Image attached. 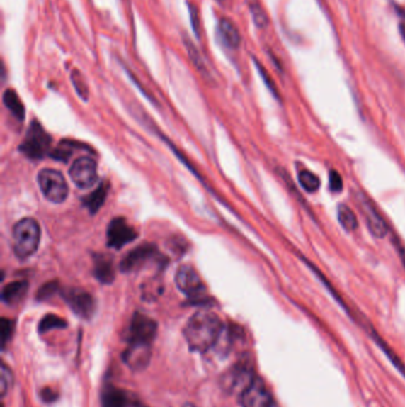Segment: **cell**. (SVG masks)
Returning a JSON list of instances; mask_svg holds the SVG:
<instances>
[{
    "label": "cell",
    "instance_id": "cell-21",
    "mask_svg": "<svg viewBox=\"0 0 405 407\" xmlns=\"http://www.w3.org/2000/svg\"><path fill=\"white\" fill-rule=\"evenodd\" d=\"M338 219L346 231H354L358 228V218L353 210L347 205H340L338 208Z\"/></svg>",
    "mask_w": 405,
    "mask_h": 407
},
{
    "label": "cell",
    "instance_id": "cell-8",
    "mask_svg": "<svg viewBox=\"0 0 405 407\" xmlns=\"http://www.w3.org/2000/svg\"><path fill=\"white\" fill-rule=\"evenodd\" d=\"M70 179L80 189H91L98 182V168L92 157L82 156L74 161L69 169Z\"/></svg>",
    "mask_w": 405,
    "mask_h": 407
},
{
    "label": "cell",
    "instance_id": "cell-30",
    "mask_svg": "<svg viewBox=\"0 0 405 407\" xmlns=\"http://www.w3.org/2000/svg\"><path fill=\"white\" fill-rule=\"evenodd\" d=\"M11 370L3 363L1 367V382H0V389H1V396H4L8 392L10 384H11Z\"/></svg>",
    "mask_w": 405,
    "mask_h": 407
},
{
    "label": "cell",
    "instance_id": "cell-28",
    "mask_svg": "<svg viewBox=\"0 0 405 407\" xmlns=\"http://www.w3.org/2000/svg\"><path fill=\"white\" fill-rule=\"evenodd\" d=\"M15 331V323L10 319H1V340H3V347L6 345L10 338L12 337V333Z\"/></svg>",
    "mask_w": 405,
    "mask_h": 407
},
{
    "label": "cell",
    "instance_id": "cell-29",
    "mask_svg": "<svg viewBox=\"0 0 405 407\" xmlns=\"http://www.w3.org/2000/svg\"><path fill=\"white\" fill-rule=\"evenodd\" d=\"M189 15H190V24H192L193 33L195 36L200 38V15L199 10L194 4H188Z\"/></svg>",
    "mask_w": 405,
    "mask_h": 407
},
{
    "label": "cell",
    "instance_id": "cell-14",
    "mask_svg": "<svg viewBox=\"0 0 405 407\" xmlns=\"http://www.w3.org/2000/svg\"><path fill=\"white\" fill-rule=\"evenodd\" d=\"M94 277L101 284H110L115 280V272L113 260L108 255H96L94 257Z\"/></svg>",
    "mask_w": 405,
    "mask_h": 407
},
{
    "label": "cell",
    "instance_id": "cell-1",
    "mask_svg": "<svg viewBox=\"0 0 405 407\" xmlns=\"http://www.w3.org/2000/svg\"><path fill=\"white\" fill-rule=\"evenodd\" d=\"M224 333L221 319L208 311L196 312L183 330L184 338L193 352H206L220 341Z\"/></svg>",
    "mask_w": 405,
    "mask_h": 407
},
{
    "label": "cell",
    "instance_id": "cell-6",
    "mask_svg": "<svg viewBox=\"0 0 405 407\" xmlns=\"http://www.w3.org/2000/svg\"><path fill=\"white\" fill-rule=\"evenodd\" d=\"M163 255L154 245H142L133 249L120 262V269L125 273L138 272L140 268L147 266V263H162Z\"/></svg>",
    "mask_w": 405,
    "mask_h": 407
},
{
    "label": "cell",
    "instance_id": "cell-9",
    "mask_svg": "<svg viewBox=\"0 0 405 407\" xmlns=\"http://www.w3.org/2000/svg\"><path fill=\"white\" fill-rule=\"evenodd\" d=\"M138 237L137 230L125 218H115L110 221L107 228V245L110 248L120 249L129 245Z\"/></svg>",
    "mask_w": 405,
    "mask_h": 407
},
{
    "label": "cell",
    "instance_id": "cell-27",
    "mask_svg": "<svg viewBox=\"0 0 405 407\" xmlns=\"http://www.w3.org/2000/svg\"><path fill=\"white\" fill-rule=\"evenodd\" d=\"M59 282L52 281L45 284L43 287L40 289L38 293H37V299L38 300H47L49 298H52L55 293L59 292Z\"/></svg>",
    "mask_w": 405,
    "mask_h": 407
},
{
    "label": "cell",
    "instance_id": "cell-19",
    "mask_svg": "<svg viewBox=\"0 0 405 407\" xmlns=\"http://www.w3.org/2000/svg\"><path fill=\"white\" fill-rule=\"evenodd\" d=\"M110 185L108 182H103L94 192L91 193L84 201H85L86 208H89L91 213H96L99 208L103 206L105 200H106L107 193H108Z\"/></svg>",
    "mask_w": 405,
    "mask_h": 407
},
{
    "label": "cell",
    "instance_id": "cell-34",
    "mask_svg": "<svg viewBox=\"0 0 405 407\" xmlns=\"http://www.w3.org/2000/svg\"><path fill=\"white\" fill-rule=\"evenodd\" d=\"M220 1H222V0H220Z\"/></svg>",
    "mask_w": 405,
    "mask_h": 407
},
{
    "label": "cell",
    "instance_id": "cell-25",
    "mask_svg": "<svg viewBox=\"0 0 405 407\" xmlns=\"http://www.w3.org/2000/svg\"><path fill=\"white\" fill-rule=\"evenodd\" d=\"M72 82H73L74 89L78 92L79 96H81L84 100L89 99V86H87L84 75L78 69H74L72 72Z\"/></svg>",
    "mask_w": 405,
    "mask_h": 407
},
{
    "label": "cell",
    "instance_id": "cell-2",
    "mask_svg": "<svg viewBox=\"0 0 405 407\" xmlns=\"http://www.w3.org/2000/svg\"><path fill=\"white\" fill-rule=\"evenodd\" d=\"M41 238L38 223L33 218L19 221L13 228V252L17 259L26 260L36 252Z\"/></svg>",
    "mask_w": 405,
    "mask_h": 407
},
{
    "label": "cell",
    "instance_id": "cell-12",
    "mask_svg": "<svg viewBox=\"0 0 405 407\" xmlns=\"http://www.w3.org/2000/svg\"><path fill=\"white\" fill-rule=\"evenodd\" d=\"M361 208L364 210L365 216L367 219L368 228L370 231L372 233L373 236L378 237V238H383L387 236V225L383 217L378 213L372 203L368 201L367 198L364 196H361Z\"/></svg>",
    "mask_w": 405,
    "mask_h": 407
},
{
    "label": "cell",
    "instance_id": "cell-20",
    "mask_svg": "<svg viewBox=\"0 0 405 407\" xmlns=\"http://www.w3.org/2000/svg\"><path fill=\"white\" fill-rule=\"evenodd\" d=\"M129 399L125 393L115 387H106L103 393V407H127Z\"/></svg>",
    "mask_w": 405,
    "mask_h": 407
},
{
    "label": "cell",
    "instance_id": "cell-22",
    "mask_svg": "<svg viewBox=\"0 0 405 407\" xmlns=\"http://www.w3.org/2000/svg\"><path fill=\"white\" fill-rule=\"evenodd\" d=\"M299 182L301 187L308 193H315L320 189V179L308 169L299 172Z\"/></svg>",
    "mask_w": 405,
    "mask_h": 407
},
{
    "label": "cell",
    "instance_id": "cell-15",
    "mask_svg": "<svg viewBox=\"0 0 405 407\" xmlns=\"http://www.w3.org/2000/svg\"><path fill=\"white\" fill-rule=\"evenodd\" d=\"M219 33H220L221 41L224 42L226 47L231 49L239 48L240 43H241L239 30L236 29V26L229 19H220Z\"/></svg>",
    "mask_w": 405,
    "mask_h": 407
},
{
    "label": "cell",
    "instance_id": "cell-31",
    "mask_svg": "<svg viewBox=\"0 0 405 407\" xmlns=\"http://www.w3.org/2000/svg\"><path fill=\"white\" fill-rule=\"evenodd\" d=\"M329 186H331V189L333 192H340V191L343 189V178L340 177L338 172H331V175H329Z\"/></svg>",
    "mask_w": 405,
    "mask_h": 407
},
{
    "label": "cell",
    "instance_id": "cell-23",
    "mask_svg": "<svg viewBox=\"0 0 405 407\" xmlns=\"http://www.w3.org/2000/svg\"><path fill=\"white\" fill-rule=\"evenodd\" d=\"M163 292V282L161 279H149L142 285V293L145 299L154 300Z\"/></svg>",
    "mask_w": 405,
    "mask_h": 407
},
{
    "label": "cell",
    "instance_id": "cell-4",
    "mask_svg": "<svg viewBox=\"0 0 405 407\" xmlns=\"http://www.w3.org/2000/svg\"><path fill=\"white\" fill-rule=\"evenodd\" d=\"M38 185L45 198L52 203H61L68 196V185L63 175L55 169H42L38 173Z\"/></svg>",
    "mask_w": 405,
    "mask_h": 407
},
{
    "label": "cell",
    "instance_id": "cell-17",
    "mask_svg": "<svg viewBox=\"0 0 405 407\" xmlns=\"http://www.w3.org/2000/svg\"><path fill=\"white\" fill-rule=\"evenodd\" d=\"M29 284L28 281H17L11 282L8 285L5 286L1 293V298L3 301L6 303H18L19 300L23 299V296H25L26 291H28Z\"/></svg>",
    "mask_w": 405,
    "mask_h": 407
},
{
    "label": "cell",
    "instance_id": "cell-26",
    "mask_svg": "<svg viewBox=\"0 0 405 407\" xmlns=\"http://www.w3.org/2000/svg\"><path fill=\"white\" fill-rule=\"evenodd\" d=\"M251 13L253 17V22L259 29H264L268 26V17H266V12L263 11L261 6L258 5H251Z\"/></svg>",
    "mask_w": 405,
    "mask_h": 407
},
{
    "label": "cell",
    "instance_id": "cell-5",
    "mask_svg": "<svg viewBox=\"0 0 405 407\" xmlns=\"http://www.w3.org/2000/svg\"><path fill=\"white\" fill-rule=\"evenodd\" d=\"M156 333H157V323L147 316L136 313L133 316L127 333L129 345L152 347Z\"/></svg>",
    "mask_w": 405,
    "mask_h": 407
},
{
    "label": "cell",
    "instance_id": "cell-10",
    "mask_svg": "<svg viewBox=\"0 0 405 407\" xmlns=\"http://www.w3.org/2000/svg\"><path fill=\"white\" fill-rule=\"evenodd\" d=\"M63 299L66 300L75 315L84 319H89L96 311V301L89 292L80 289H64Z\"/></svg>",
    "mask_w": 405,
    "mask_h": 407
},
{
    "label": "cell",
    "instance_id": "cell-33",
    "mask_svg": "<svg viewBox=\"0 0 405 407\" xmlns=\"http://www.w3.org/2000/svg\"><path fill=\"white\" fill-rule=\"evenodd\" d=\"M401 36H403V40H404V41H405V22L401 23Z\"/></svg>",
    "mask_w": 405,
    "mask_h": 407
},
{
    "label": "cell",
    "instance_id": "cell-32",
    "mask_svg": "<svg viewBox=\"0 0 405 407\" xmlns=\"http://www.w3.org/2000/svg\"><path fill=\"white\" fill-rule=\"evenodd\" d=\"M41 398L45 403H52L57 399V393L52 389H45L41 392Z\"/></svg>",
    "mask_w": 405,
    "mask_h": 407
},
{
    "label": "cell",
    "instance_id": "cell-13",
    "mask_svg": "<svg viewBox=\"0 0 405 407\" xmlns=\"http://www.w3.org/2000/svg\"><path fill=\"white\" fill-rule=\"evenodd\" d=\"M150 357H152L150 347H142V345H129V348L122 354L124 362L133 370L144 369L149 364Z\"/></svg>",
    "mask_w": 405,
    "mask_h": 407
},
{
    "label": "cell",
    "instance_id": "cell-24",
    "mask_svg": "<svg viewBox=\"0 0 405 407\" xmlns=\"http://www.w3.org/2000/svg\"><path fill=\"white\" fill-rule=\"evenodd\" d=\"M67 326V322L64 319L61 318L59 316L48 315L42 319L38 331L41 333H48L54 329H64Z\"/></svg>",
    "mask_w": 405,
    "mask_h": 407
},
{
    "label": "cell",
    "instance_id": "cell-3",
    "mask_svg": "<svg viewBox=\"0 0 405 407\" xmlns=\"http://www.w3.org/2000/svg\"><path fill=\"white\" fill-rule=\"evenodd\" d=\"M50 147L52 138L40 123L33 121L26 133L25 140L19 145V150L30 159L41 160L48 155Z\"/></svg>",
    "mask_w": 405,
    "mask_h": 407
},
{
    "label": "cell",
    "instance_id": "cell-16",
    "mask_svg": "<svg viewBox=\"0 0 405 407\" xmlns=\"http://www.w3.org/2000/svg\"><path fill=\"white\" fill-rule=\"evenodd\" d=\"M183 45L186 47V50L188 52L189 60L192 61L200 74L202 75L207 82H214L213 77L210 74V69H208L202 55L200 54L194 43L187 36H183Z\"/></svg>",
    "mask_w": 405,
    "mask_h": 407
},
{
    "label": "cell",
    "instance_id": "cell-11",
    "mask_svg": "<svg viewBox=\"0 0 405 407\" xmlns=\"http://www.w3.org/2000/svg\"><path fill=\"white\" fill-rule=\"evenodd\" d=\"M240 403L243 407H271L273 396L261 379L253 378L243 389Z\"/></svg>",
    "mask_w": 405,
    "mask_h": 407
},
{
    "label": "cell",
    "instance_id": "cell-18",
    "mask_svg": "<svg viewBox=\"0 0 405 407\" xmlns=\"http://www.w3.org/2000/svg\"><path fill=\"white\" fill-rule=\"evenodd\" d=\"M3 101L4 105L8 108V111L15 116L16 118L19 121H24L25 118V108L19 98L18 94L13 89H8L3 94Z\"/></svg>",
    "mask_w": 405,
    "mask_h": 407
},
{
    "label": "cell",
    "instance_id": "cell-7",
    "mask_svg": "<svg viewBox=\"0 0 405 407\" xmlns=\"http://www.w3.org/2000/svg\"><path fill=\"white\" fill-rule=\"evenodd\" d=\"M175 281L181 292L190 299H202L206 294V286L196 270L189 264H183L177 269Z\"/></svg>",
    "mask_w": 405,
    "mask_h": 407
}]
</instances>
